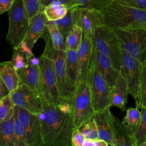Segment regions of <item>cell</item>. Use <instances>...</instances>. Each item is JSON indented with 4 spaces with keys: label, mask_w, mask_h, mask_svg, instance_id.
<instances>
[{
    "label": "cell",
    "mask_w": 146,
    "mask_h": 146,
    "mask_svg": "<svg viewBox=\"0 0 146 146\" xmlns=\"http://www.w3.org/2000/svg\"><path fill=\"white\" fill-rule=\"evenodd\" d=\"M91 39L94 48L107 55L120 72L121 48L114 30L106 25L100 26L95 30Z\"/></svg>",
    "instance_id": "obj_5"
},
{
    "label": "cell",
    "mask_w": 146,
    "mask_h": 146,
    "mask_svg": "<svg viewBox=\"0 0 146 146\" xmlns=\"http://www.w3.org/2000/svg\"><path fill=\"white\" fill-rule=\"evenodd\" d=\"M19 47V49L21 50V51L22 52H23L28 58H30L33 55H34V54L32 51V49H31L27 46V44L24 40L21 42Z\"/></svg>",
    "instance_id": "obj_42"
},
{
    "label": "cell",
    "mask_w": 146,
    "mask_h": 146,
    "mask_svg": "<svg viewBox=\"0 0 146 146\" xmlns=\"http://www.w3.org/2000/svg\"><path fill=\"white\" fill-rule=\"evenodd\" d=\"M106 26L115 30L146 26V10L133 7L113 0L102 10Z\"/></svg>",
    "instance_id": "obj_2"
},
{
    "label": "cell",
    "mask_w": 146,
    "mask_h": 146,
    "mask_svg": "<svg viewBox=\"0 0 146 146\" xmlns=\"http://www.w3.org/2000/svg\"><path fill=\"white\" fill-rule=\"evenodd\" d=\"M46 27L49 33L53 47L56 50L66 51V39L54 22L47 20Z\"/></svg>",
    "instance_id": "obj_26"
},
{
    "label": "cell",
    "mask_w": 146,
    "mask_h": 146,
    "mask_svg": "<svg viewBox=\"0 0 146 146\" xmlns=\"http://www.w3.org/2000/svg\"><path fill=\"white\" fill-rule=\"evenodd\" d=\"M85 137L78 128H75L71 135V146H83Z\"/></svg>",
    "instance_id": "obj_37"
},
{
    "label": "cell",
    "mask_w": 146,
    "mask_h": 146,
    "mask_svg": "<svg viewBox=\"0 0 146 146\" xmlns=\"http://www.w3.org/2000/svg\"><path fill=\"white\" fill-rule=\"evenodd\" d=\"M94 47L92 39L83 34L82 42L78 50L77 61L78 66V83L85 81L92 64Z\"/></svg>",
    "instance_id": "obj_15"
},
{
    "label": "cell",
    "mask_w": 146,
    "mask_h": 146,
    "mask_svg": "<svg viewBox=\"0 0 146 146\" xmlns=\"http://www.w3.org/2000/svg\"><path fill=\"white\" fill-rule=\"evenodd\" d=\"M75 8L76 25L82 29L84 35L91 38L98 27L105 25L102 11L94 9Z\"/></svg>",
    "instance_id": "obj_13"
},
{
    "label": "cell",
    "mask_w": 146,
    "mask_h": 146,
    "mask_svg": "<svg viewBox=\"0 0 146 146\" xmlns=\"http://www.w3.org/2000/svg\"><path fill=\"white\" fill-rule=\"evenodd\" d=\"M72 107L75 128H79L86 120L94 116L95 111L87 80L77 84L72 99Z\"/></svg>",
    "instance_id": "obj_7"
},
{
    "label": "cell",
    "mask_w": 146,
    "mask_h": 146,
    "mask_svg": "<svg viewBox=\"0 0 146 146\" xmlns=\"http://www.w3.org/2000/svg\"><path fill=\"white\" fill-rule=\"evenodd\" d=\"M83 33L82 29L75 25L66 38V50L77 51L82 40Z\"/></svg>",
    "instance_id": "obj_28"
},
{
    "label": "cell",
    "mask_w": 146,
    "mask_h": 146,
    "mask_svg": "<svg viewBox=\"0 0 146 146\" xmlns=\"http://www.w3.org/2000/svg\"><path fill=\"white\" fill-rule=\"evenodd\" d=\"M142 64L121 49L120 73L125 80L129 94L135 99L136 107L139 104Z\"/></svg>",
    "instance_id": "obj_9"
},
{
    "label": "cell",
    "mask_w": 146,
    "mask_h": 146,
    "mask_svg": "<svg viewBox=\"0 0 146 146\" xmlns=\"http://www.w3.org/2000/svg\"><path fill=\"white\" fill-rule=\"evenodd\" d=\"M140 117L141 111L137 107H129L126 110V114L122 121L133 133L139 124Z\"/></svg>",
    "instance_id": "obj_29"
},
{
    "label": "cell",
    "mask_w": 146,
    "mask_h": 146,
    "mask_svg": "<svg viewBox=\"0 0 146 146\" xmlns=\"http://www.w3.org/2000/svg\"><path fill=\"white\" fill-rule=\"evenodd\" d=\"M144 146H146V140H145V144H144Z\"/></svg>",
    "instance_id": "obj_44"
},
{
    "label": "cell",
    "mask_w": 146,
    "mask_h": 146,
    "mask_svg": "<svg viewBox=\"0 0 146 146\" xmlns=\"http://www.w3.org/2000/svg\"><path fill=\"white\" fill-rule=\"evenodd\" d=\"M93 117L97 125L99 139L106 141L108 145L116 146L114 115L111 112L110 107L96 111Z\"/></svg>",
    "instance_id": "obj_14"
},
{
    "label": "cell",
    "mask_w": 146,
    "mask_h": 146,
    "mask_svg": "<svg viewBox=\"0 0 146 146\" xmlns=\"http://www.w3.org/2000/svg\"><path fill=\"white\" fill-rule=\"evenodd\" d=\"M116 146H133L132 132L119 118L114 116Z\"/></svg>",
    "instance_id": "obj_21"
},
{
    "label": "cell",
    "mask_w": 146,
    "mask_h": 146,
    "mask_svg": "<svg viewBox=\"0 0 146 146\" xmlns=\"http://www.w3.org/2000/svg\"><path fill=\"white\" fill-rule=\"evenodd\" d=\"M120 47L143 64L146 61V26L114 30Z\"/></svg>",
    "instance_id": "obj_3"
},
{
    "label": "cell",
    "mask_w": 146,
    "mask_h": 146,
    "mask_svg": "<svg viewBox=\"0 0 146 146\" xmlns=\"http://www.w3.org/2000/svg\"><path fill=\"white\" fill-rule=\"evenodd\" d=\"M9 95L16 106L35 115L42 111L45 100L39 93L25 84H20Z\"/></svg>",
    "instance_id": "obj_12"
},
{
    "label": "cell",
    "mask_w": 146,
    "mask_h": 146,
    "mask_svg": "<svg viewBox=\"0 0 146 146\" xmlns=\"http://www.w3.org/2000/svg\"><path fill=\"white\" fill-rule=\"evenodd\" d=\"M14 1V0H0V14L9 11Z\"/></svg>",
    "instance_id": "obj_41"
},
{
    "label": "cell",
    "mask_w": 146,
    "mask_h": 146,
    "mask_svg": "<svg viewBox=\"0 0 146 146\" xmlns=\"http://www.w3.org/2000/svg\"><path fill=\"white\" fill-rule=\"evenodd\" d=\"M38 115L45 146H71V135L75 129L72 101L56 104L45 101Z\"/></svg>",
    "instance_id": "obj_1"
},
{
    "label": "cell",
    "mask_w": 146,
    "mask_h": 146,
    "mask_svg": "<svg viewBox=\"0 0 146 146\" xmlns=\"http://www.w3.org/2000/svg\"><path fill=\"white\" fill-rule=\"evenodd\" d=\"M15 105L9 95L0 99V122L11 119L14 114Z\"/></svg>",
    "instance_id": "obj_30"
},
{
    "label": "cell",
    "mask_w": 146,
    "mask_h": 146,
    "mask_svg": "<svg viewBox=\"0 0 146 146\" xmlns=\"http://www.w3.org/2000/svg\"><path fill=\"white\" fill-rule=\"evenodd\" d=\"M66 70L71 81L77 86L78 83V66L76 51L66 50Z\"/></svg>",
    "instance_id": "obj_25"
},
{
    "label": "cell",
    "mask_w": 146,
    "mask_h": 146,
    "mask_svg": "<svg viewBox=\"0 0 146 146\" xmlns=\"http://www.w3.org/2000/svg\"><path fill=\"white\" fill-rule=\"evenodd\" d=\"M86 80L89 84L95 111L111 107L110 92L111 87L99 72L93 59Z\"/></svg>",
    "instance_id": "obj_8"
},
{
    "label": "cell",
    "mask_w": 146,
    "mask_h": 146,
    "mask_svg": "<svg viewBox=\"0 0 146 146\" xmlns=\"http://www.w3.org/2000/svg\"><path fill=\"white\" fill-rule=\"evenodd\" d=\"M93 60L95 66L111 87H112L117 79L119 71L113 66L111 59L103 53L94 48Z\"/></svg>",
    "instance_id": "obj_16"
},
{
    "label": "cell",
    "mask_w": 146,
    "mask_h": 146,
    "mask_svg": "<svg viewBox=\"0 0 146 146\" xmlns=\"http://www.w3.org/2000/svg\"><path fill=\"white\" fill-rule=\"evenodd\" d=\"M141 110V117L133 133V146H144L146 140V107Z\"/></svg>",
    "instance_id": "obj_27"
},
{
    "label": "cell",
    "mask_w": 146,
    "mask_h": 146,
    "mask_svg": "<svg viewBox=\"0 0 146 146\" xmlns=\"http://www.w3.org/2000/svg\"><path fill=\"white\" fill-rule=\"evenodd\" d=\"M8 11L9 29L6 39L14 49L23 40L30 21L23 0H14Z\"/></svg>",
    "instance_id": "obj_4"
},
{
    "label": "cell",
    "mask_w": 146,
    "mask_h": 146,
    "mask_svg": "<svg viewBox=\"0 0 146 146\" xmlns=\"http://www.w3.org/2000/svg\"><path fill=\"white\" fill-rule=\"evenodd\" d=\"M0 146H15L13 117L0 122Z\"/></svg>",
    "instance_id": "obj_24"
},
{
    "label": "cell",
    "mask_w": 146,
    "mask_h": 146,
    "mask_svg": "<svg viewBox=\"0 0 146 146\" xmlns=\"http://www.w3.org/2000/svg\"><path fill=\"white\" fill-rule=\"evenodd\" d=\"M52 58L54 61L59 102L72 101L76 86L71 81L66 72V51L54 50Z\"/></svg>",
    "instance_id": "obj_10"
},
{
    "label": "cell",
    "mask_w": 146,
    "mask_h": 146,
    "mask_svg": "<svg viewBox=\"0 0 146 146\" xmlns=\"http://www.w3.org/2000/svg\"><path fill=\"white\" fill-rule=\"evenodd\" d=\"M39 58L40 95L47 103L58 104L59 95L52 56L43 52Z\"/></svg>",
    "instance_id": "obj_6"
},
{
    "label": "cell",
    "mask_w": 146,
    "mask_h": 146,
    "mask_svg": "<svg viewBox=\"0 0 146 146\" xmlns=\"http://www.w3.org/2000/svg\"><path fill=\"white\" fill-rule=\"evenodd\" d=\"M47 19L43 11L37 14L30 22L23 40L33 50L36 41L42 38L46 29Z\"/></svg>",
    "instance_id": "obj_17"
},
{
    "label": "cell",
    "mask_w": 146,
    "mask_h": 146,
    "mask_svg": "<svg viewBox=\"0 0 146 146\" xmlns=\"http://www.w3.org/2000/svg\"><path fill=\"white\" fill-rule=\"evenodd\" d=\"M113 0H74L78 4L76 8L94 9L102 11L103 9Z\"/></svg>",
    "instance_id": "obj_33"
},
{
    "label": "cell",
    "mask_w": 146,
    "mask_h": 146,
    "mask_svg": "<svg viewBox=\"0 0 146 146\" xmlns=\"http://www.w3.org/2000/svg\"><path fill=\"white\" fill-rule=\"evenodd\" d=\"M108 143L100 139H85L83 146H108Z\"/></svg>",
    "instance_id": "obj_40"
},
{
    "label": "cell",
    "mask_w": 146,
    "mask_h": 146,
    "mask_svg": "<svg viewBox=\"0 0 146 146\" xmlns=\"http://www.w3.org/2000/svg\"><path fill=\"white\" fill-rule=\"evenodd\" d=\"M23 2L30 22L37 14L43 11L41 10L40 0H23Z\"/></svg>",
    "instance_id": "obj_36"
},
{
    "label": "cell",
    "mask_w": 146,
    "mask_h": 146,
    "mask_svg": "<svg viewBox=\"0 0 146 146\" xmlns=\"http://www.w3.org/2000/svg\"><path fill=\"white\" fill-rule=\"evenodd\" d=\"M82 133L85 139H99L98 130L96 122L93 116L86 120L78 128Z\"/></svg>",
    "instance_id": "obj_31"
},
{
    "label": "cell",
    "mask_w": 146,
    "mask_h": 146,
    "mask_svg": "<svg viewBox=\"0 0 146 146\" xmlns=\"http://www.w3.org/2000/svg\"><path fill=\"white\" fill-rule=\"evenodd\" d=\"M9 92L7 89V87L0 76V99L3 97L9 95Z\"/></svg>",
    "instance_id": "obj_43"
},
{
    "label": "cell",
    "mask_w": 146,
    "mask_h": 146,
    "mask_svg": "<svg viewBox=\"0 0 146 146\" xmlns=\"http://www.w3.org/2000/svg\"><path fill=\"white\" fill-rule=\"evenodd\" d=\"M15 110L25 131L26 146H45L38 115L16 106Z\"/></svg>",
    "instance_id": "obj_11"
},
{
    "label": "cell",
    "mask_w": 146,
    "mask_h": 146,
    "mask_svg": "<svg viewBox=\"0 0 146 146\" xmlns=\"http://www.w3.org/2000/svg\"><path fill=\"white\" fill-rule=\"evenodd\" d=\"M68 10L65 4L59 1H54L44 8L43 13L48 21H55L63 18Z\"/></svg>",
    "instance_id": "obj_22"
},
{
    "label": "cell",
    "mask_w": 146,
    "mask_h": 146,
    "mask_svg": "<svg viewBox=\"0 0 146 146\" xmlns=\"http://www.w3.org/2000/svg\"><path fill=\"white\" fill-rule=\"evenodd\" d=\"M76 8L69 9L66 15L60 19L52 21L57 26L58 29L63 36L66 38L69 33L71 31L75 25H76Z\"/></svg>",
    "instance_id": "obj_23"
},
{
    "label": "cell",
    "mask_w": 146,
    "mask_h": 146,
    "mask_svg": "<svg viewBox=\"0 0 146 146\" xmlns=\"http://www.w3.org/2000/svg\"><path fill=\"white\" fill-rule=\"evenodd\" d=\"M146 107V61L142 64L139 109Z\"/></svg>",
    "instance_id": "obj_35"
},
{
    "label": "cell",
    "mask_w": 146,
    "mask_h": 146,
    "mask_svg": "<svg viewBox=\"0 0 146 146\" xmlns=\"http://www.w3.org/2000/svg\"><path fill=\"white\" fill-rule=\"evenodd\" d=\"M129 94V90L125 80L119 72L115 84L111 88V107H116L122 111H125Z\"/></svg>",
    "instance_id": "obj_18"
},
{
    "label": "cell",
    "mask_w": 146,
    "mask_h": 146,
    "mask_svg": "<svg viewBox=\"0 0 146 146\" xmlns=\"http://www.w3.org/2000/svg\"><path fill=\"white\" fill-rule=\"evenodd\" d=\"M18 74L20 79L19 85L25 84L40 94L39 64H34L29 62V65L18 71Z\"/></svg>",
    "instance_id": "obj_19"
},
{
    "label": "cell",
    "mask_w": 146,
    "mask_h": 146,
    "mask_svg": "<svg viewBox=\"0 0 146 146\" xmlns=\"http://www.w3.org/2000/svg\"><path fill=\"white\" fill-rule=\"evenodd\" d=\"M0 76L9 93L19 86L20 79L18 71L10 60L0 63Z\"/></svg>",
    "instance_id": "obj_20"
},
{
    "label": "cell",
    "mask_w": 146,
    "mask_h": 146,
    "mask_svg": "<svg viewBox=\"0 0 146 146\" xmlns=\"http://www.w3.org/2000/svg\"><path fill=\"white\" fill-rule=\"evenodd\" d=\"M124 5L140 9L146 10V0H116Z\"/></svg>",
    "instance_id": "obj_39"
},
{
    "label": "cell",
    "mask_w": 146,
    "mask_h": 146,
    "mask_svg": "<svg viewBox=\"0 0 146 146\" xmlns=\"http://www.w3.org/2000/svg\"><path fill=\"white\" fill-rule=\"evenodd\" d=\"M13 55L10 61L15 69L19 71L26 67L29 65V58L21 51L19 47L13 49Z\"/></svg>",
    "instance_id": "obj_34"
},
{
    "label": "cell",
    "mask_w": 146,
    "mask_h": 146,
    "mask_svg": "<svg viewBox=\"0 0 146 146\" xmlns=\"http://www.w3.org/2000/svg\"><path fill=\"white\" fill-rule=\"evenodd\" d=\"M13 129L15 146H26L25 131L15 110L13 116Z\"/></svg>",
    "instance_id": "obj_32"
},
{
    "label": "cell",
    "mask_w": 146,
    "mask_h": 146,
    "mask_svg": "<svg viewBox=\"0 0 146 146\" xmlns=\"http://www.w3.org/2000/svg\"><path fill=\"white\" fill-rule=\"evenodd\" d=\"M54 1H59L64 4H65L69 9L77 7L78 6V4L74 1V0H40V6L42 11H43L44 8Z\"/></svg>",
    "instance_id": "obj_38"
}]
</instances>
